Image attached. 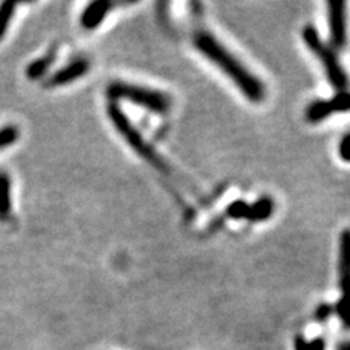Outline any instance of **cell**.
<instances>
[{
    "instance_id": "277c9868",
    "label": "cell",
    "mask_w": 350,
    "mask_h": 350,
    "mask_svg": "<svg viewBox=\"0 0 350 350\" xmlns=\"http://www.w3.org/2000/svg\"><path fill=\"white\" fill-rule=\"evenodd\" d=\"M302 38L306 44V47H308L323 63L325 75L328 81H330V83L338 92L347 91V86H349L347 75L342 68L340 62H338L334 50L332 47L325 46L323 40L320 38L319 31H317L312 25H306L302 31Z\"/></svg>"
},
{
    "instance_id": "8fae6325",
    "label": "cell",
    "mask_w": 350,
    "mask_h": 350,
    "mask_svg": "<svg viewBox=\"0 0 350 350\" xmlns=\"http://www.w3.org/2000/svg\"><path fill=\"white\" fill-rule=\"evenodd\" d=\"M54 60H56V50L53 49L49 54H46V56H42L38 60H34L32 63H29V66L27 68V76L32 81L40 79L41 76L47 73V70L51 68Z\"/></svg>"
},
{
    "instance_id": "52a82bcc",
    "label": "cell",
    "mask_w": 350,
    "mask_h": 350,
    "mask_svg": "<svg viewBox=\"0 0 350 350\" xmlns=\"http://www.w3.org/2000/svg\"><path fill=\"white\" fill-rule=\"evenodd\" d=\"M328 22H330V37L336 50L343 49L347 38L346 31V3L328 2Z\"/></svg>"
},
{
    "instance_id": "d6986e66",
    "label": "cell",
    "mask_w": 350,
    "mask_h": 350,
    "mask_svg": "<svg viewBox=\"0 0 350 350\" xmlns=\"http://www.w3.org/2000/svg\"><path fill=\"white\" fill-rule=\"evenodd\" d=\"M337 350H350V342H345L337 347Z\"/></svg>"
},
{
    "instance_id": "30bf717a",
    "label": "cell",
    "mask_w": 350,
    "mask_h": 350,
    "mask_svg": "<svg viewBox=\"0 0 350 350\" xmlns=\"http://www.w3.org/2000/svg\"><path fill=\"white\" fill-rule=\"evenodd\" d=\"M10 178L5 172L0 174V221H6L12 212V199H10Z\"/></svg>"
},
{
    "instance_id": "3957f363",
    "label": "cell",
    "mask_w": 350,
    "mask_h": 350,
    "mask_svg": "<svg viewBox=\"0 0 350 350\" xmlns=\"http://www.w3.org/2000/svg\"><path fill=\"white\" fill-rule=\"evenodd\" d=\"M107 113L109 120H111L113 126L120 133V136L127 142L131 149H133L136 153H139L142 158L146 159L150 165L157 167L159 170L167 168L165 162H162L161 157L155 152V149L148 144V142L144 139V136L139 133L137 129L131 124V122L126 117V114L122 111V108L118 107L117 103H113V101L109 103Z\"/></svg>"
},
{
    "instance_id": "8992f818",
    "label": "cell",
    "mask_w": 350,
    "mask_h": 350,
    "mask_svg": "<svg viewBox=\"0 0 350 350\" xmlns=\"http://www.w3.org/2000/svg\"><path fill=\"white\" fill-rule=\"evenodd\" d=\"M350 111V92H338L330 100L315 101L308 108H306V120L310 123H320L323 120L328 118L334 113H346Z\"/></svg>"
},
{
    "instance_id": "ac0fdd59",
    "label": "cell",
    "mask_w": 350,
    "mask_h": 350,
    "mask_svg": "<svg viewBox=\"0 0 350 350\" xmlns=\"http://www.w3.org/2000/svg\"><path fill=\"white\" fill-rule=\"evenodd\" d=\"M332 312H333V306H330V305H327V304H321L319 308L315 310V320L317 321H320V323H323V321H327L328 320V317L332 315Z\"/></svg>"
},
{
    "instance_id": "ba28073f",
    "label": "cell",
    "mask_w": 350,
    "mask_h": 350,
    "mask_svg": "<svg viewBox=\"0 0 350 350\" xmlns=\"http://www.w3.org/2000/svg\"><path fill=\"white\" fill-rule=\"evenodd\" d=\"M88 70H90V62L85 59H78L54 73L49 79V82L46 83V86L56 88V86L69 85L75 81L81 79L82 76H85L88 73Z\"/></svg>"
},
{
    "instance_id": "e0dca14e",
    "label": "cell",
    "mask_w": 350,
    "mask_h": 350,
    "mask_svg": "<svg viewBox=\"0 0 350 350\" xmlns=\"http://www.w3.org/2000/svg\"><path fill=\"white\" fill-rule=\"evenodd\" d=\"M338 155L345 161L350 163V133H347L338 145Z\"/></svg>"
},
{
    "instance_id": "5bb4252c",
    "label": "cell",
    "mask_w": 350,
    "mask_h": 350,
    "mask_svg": "<svg viewBox=\"0 0 350 350\" xmlns=\"http://www.w3.org/2000/svg\"><path fill=\"white\" fill-rule=\"evenodd\" d=\"M19 137V130L15 126H6L0 129V150L14 145Z\"/></svg>"
},
{
    "instance_id": "6da1fadb",
    "label": "cell",
    "mask_w": 350,
    "mask_h": 350,
    "mask_svg": "<svg viewBox=\"0 0 350 350\" xmlns=\"http://www.w3.org/2000/svg\"><path fill=\"white\" fill-rule=\"evenodd\" d=\"M194 47L199 50L206 59L216 64L229 79H231L238 90L245 98L253 103L265 100L266 90L261 81L251 73L245 66L241 63L234 54L229 51L224 44L219 42L213 34L207 31H197L193 38Z\"/></svg>"
},
{
    "instance_id": "9a60e30c",
    "label": "cell",
    "mask_w": 350,
    "mask_h": 350,
    "mask_svg": "<svg viewBox=\"0 0 350 350\" xmlns=\"http://www.w3.org/2000/svg\"><path fill=\"white\" fill-rule=\"evenodd\" d=\"M295 350H325V342L323 337H317L311 342H306L304 337L298 336L295 338Z\"/></svg>"
},
{
    "instance_id": "7c38bea8",
    "label": "cell",
    "mask_w": 350,
    "mask_h": 350,
    "mask_svg": "<svg viewBox=\"0 0 350 350\" xmlns=\"http://www.w3.org/2000/svg\"><path fill=\"white\" fill-rule=\"evenodd\" d=\"M273 209H275V203H273L270 197H262L257 203L250 204L247 219L253 222L266 221V219H269L273 215Z\"/></svg>"
},
{
    "instance_id": "2e32d148",
    "label": "cell",
    "mask_w": 350,
    "mask_h": 350,
    "mask_svg": "<svg viewBox=\"0 0 350 350\" xmlns=\"http://www.w3.org/2000/svg\"><path fill=\"white\" fill-rule=\"evenodd\" d=\"M250 211V204L243 200H237L228 206L226 215L232 219H247Z\"/></svg>"
},
{
    "instance_id": "7a4b0ae2",
    "label": "cell",
    "mask_w": 350,
    "mask_h": 350,
    "mask_svg": "<svg viewBox=\"0 0 350 350\" xmlns=\"http://www.w3.org/2000/svg\"><path fill=\"white\" fill-rule=\"evenodd\" d=\"M107 95L113 103L126 100L158 114L168 113L172 104L171 98L165 92L123 82H114L109 85L107 88Z\"/></svg>"
},
{
    "instance_id": "4fadbf2b",
    "label": "cell",
    "mask_w": 350,
    "mask_h": 350,
    "mask_svg": "<svg viewBox=\"0 0 350 350\" xmlns=\"http://www.w3.org/2000/svg\"><path fill=\"white\" fill-rule=\"evenodd\" d=\"M15 9H16V3H12V2H3L0 5V41L3 40L6 34L10 19H12L15 15Z\"/></svg>"
},
{
    "instance_id": "9c48e42d",
    "label": "cell",
    "mask_w": 350,
    "mask_h": 350,
    "mask_svg": "<svg viewBox=\"0 0 350 350\" xmlns=\"http://www.w3.org/2000/svg\"><path fill=\"white\" fill-rule=\"evenodd\" d=\"M116 6V3L108 2V0H98V2H92L85 8V10L81 15V25L86 31L96 29L103 24V21L109 14V10Z\"/></svg>"
},
{
    "instance_id": "5b68a950",
    "label": "cell",
    "mask_w": 350,
    "mask_h": 350,
    "mask_svg": "<svg viewBox=\"0 0 350 350\" xmlns=\"http://www.w3.org/2000/svg\"><path fill=\"white\" fill-rule=\"evenodd\" d=\"M338 284L342 298L336 305V312L342 323L350 328V229H345L338 245Z\"/></svg>"
}]
</instances>
